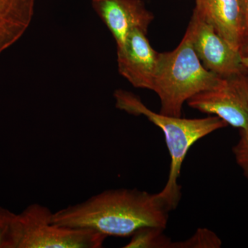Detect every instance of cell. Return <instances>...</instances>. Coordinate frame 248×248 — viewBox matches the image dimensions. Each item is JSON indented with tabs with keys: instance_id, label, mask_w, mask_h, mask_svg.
Segmentation results:
<instances>
[{
	"instance_id": "obj_1",
	"label": "cell",
	"mask_w": 248,
	"mask_h": 248,
	"mask_svg": "<svg viewBox=\"0 0 248 248\" xmlns=\"http://www.w3.org/2000/svg\"><path fill=\"white\" fill-rule=\"evenodd\" d=\"M170 211L159 194L138 189H111L52 214L51 221L119 237L144 227L166 229Z\"/></svg>"
},
{
	"instance_id": "obj_2",
	"label": "cell",
	"mask_w": 248,
	"mask_h": 248,
	"mask_svg": "<svg viewBox=\"0 0 248 248\" xmlns=\"http://www.w3.org/2000/svg\"><path fill=\"white\" fill-rule=\"evenodd\" d=\"M113 97L117 108L130 115L144 116L164 133L171 162L167 182L158 194L170 211L174 210L177 208L182 196V187L178 184V179L187 152L201 139L226 128L228 124L217 116L185 119L156 113L148 108L139 96L123 89L116 90Z\"/></svg>"
},
{
	"instance_id": "obj_3",
	"label": "cell",
	"mask_w": 248,
	"mask_h": 248,
	"mask_svg": "<svg viewBox=\"0 0 248 248\" xmlns=\"http://www.w3.org/2000/svg\"><path fill=\"white\" fill-rule=\"evenodd\" d=\"M222 80L202 64L187 28L177 48L159 53L153 91L161 102L160 113L182 117L184 103L198 93L216 88Z\"/></svg>"
},
{
	"instance_id": "obj_4",
	"label": "cell",
	"mask_w": 248,
	"mask_h": 248,
	"mask_svg": "<svg viewBox=\"0 0 248 248\" xmlns=\"http://www.w3.org/2000/svg\"><path fill=\"white\" fill-rule=\"evenodd\" d=\"M53 212L33 203L13 223L12 248H100L108 236L95 231L70 228L54 223Z\"/></svg>"
},
{
	"instance_id": "obj_5",
	"label": "cell",
	"mask_w": 248,
	"mask_h": 248,
	"mask_svg": "<svg viewBox=\"0 0 248 248\" xmlns=\"http://www.w3.org/2000/svg\"><path fill=\"white\" fill-rule=\"evenodd\" d=\"M189 107L219 117L240 130H248V74L223 78L213 89L198 93L187 101Z\"/></svg>"
},
{
	"instance_id": "obj_6",
	"label": "cell",
	"mask_w": 248,
	"mask_h": 248,
	"mask_svg": "<svg viewBox=\"0 0 248 248\" xmlns=\"http://www.w3.org/2000/svg\"><path fill=\"white\" fill-rule=\"evenodd\" d=\"M187 28L190 31L194 50L208 71L223 78L247 73L239 50L194 11Z\"/></svg>"
},
{
	"instance_id": "obj_7",
	"label": "cell",
	"mask_w": 248,
	"mask_h": 248,
	"mask_svg": "<svg viewBox=\"0 0 248 248\" xmlns=\"http://www.w3.org/2000/svg\"><path fill=\"white\" fill-rule=\"evenodd\" d=\"M148 32L135 29L117 47L120 74L134 87L153 91L159 53L151 46Z\"/></svg>"
},
{
	"instance_id": "obj_8",
	"label": "cell",
	"mask_w": 248,
	"mask_h": 248,
	"mask_svg": "<svg viewBox=\"0 0 248 248\" xmlns=\"http://www.w3.org/2000/svg\"><path fill=\"white\" fill-rule=\"evenodd\" d=\"M92 6L112 34L117 47L123 45L135 29L148 32L154 19L142 0H92Z\"/></svg>"
},
{
	"instance_id": "obj_9",
	"label": "cell",
	"mask_w": 248,
	"mask_h": 248,
	"mask_svg": "<svg viewBox=\"0 0 248 248\" xmlns=\"http://www.w3.org/2000/svg\"><path fill=\"white\" fill-rule=\"evenodd\" d=\"M196 13L239 50L246 35L244 0H195Z\"/></svg>"
},
{
	"instance_id": "obj_10",
	"label": "cell",
	"mask_w": 248,
	"mask_h": 248,
	"mask_svg": "<svg viewBox=\"0 0 248 248\" xmlns=\"http://www.w3.org/2000/svg\"><path fill=\"white\" fill-rule=\"evenodd\" d=\"M35 0H0V55L30 27Z\"/></svg>"
},
{
	"instance_id": "obj_11",
	"label": "cell",
	"mask_w": 248,
	"mask_h": 248,
	"mask_svg": "<svg viewBox=\"0 0 248 248\" xmlns=\"http://www.w3.org/2000/svg\"><path fill=\"white\" fill-rule=\"evenodd\" d=\"M164 230L156 227H144L135 232L125 248H172V243Z\"/></svg>"
},
{
	"instance_id": "obj_12",
	"label": "cell",
	"mask_w": 248,
	"mask_h": 248,
	"mask_svg": "<svg viewBox=\"0 0 248 248\" xmlns=\"http://www.w3.org/2000/svg\"><path fill=\"white\" fill-rule=\"evenodd\" d=\"M221 245V240L213 232L200 228L190 239L172 243V248H218Z\"/></svg>"
},
{
	"instance_id": "obj_13",
	"label": "cell",
	"mask_w": 248,
	"mask_h": 248,
	"mask_svg": "<svg viewBox=\"0 0 248 248\" xmlns=\"http://www.w3.org/2000/svg\"><path fill=\"white\" fill-rule=\"evenodd\" d=\"M16 215L0 207V248H12L13 223Z\"/></svg>"
},
{
	"instance_id": "obj_14",
	"label": "cell",
	"mask_w": 248,
	"mask_h": 248,
	"mask_svg": "<svg viewBox=\"0 0 248 248\" xmlns=\"http://www.w3.org/2000/svg\"><path fill=\"white\" fill-rule=\"evenodd\" d=\"M236 164L248 180V130H240L239 141L232 148Z\"/></svg>"
},
{
	"instance_id": "obj_15",
	"label": "cell",
	"mask_w": 248,
	"mask_h": 248,
	"mask_svg": "<svg viewBox=\"0 0 248 248\" xmlns=\"http://www.w3.org/2000/svg\"><path fill=\"white\" fill-rule=\"evenodd\" d=\"M239 52L242 58H248V34L243 39Z\"/></svg>"
},
{
	"instance_id": "obj_16",
	"label": "cell",
	"mask_w": 248,
	"mask_h": 248,
	"mask_svg": "<svg viewBox=\"0 0 248 248\" xmlns=\"http://www.w3.org/2000/svg\"><path fill=\"white\" fill-rule=\"evenodd\" d=\"M245 24H246V36L248 34V0H244Z\"/></svg>"
},
{
	"instance_id": "obj_17",
	"label": "cell",
	"mask_w": 248,
	"mask_h": 248,
	"mask_svg": "<svg viewBox=\"0 0 248 248\" xmlns=\"http://www.w3.org/2000/svg\"><path fill=\"white\" fill-rule=\"evenodd\" d=\"M243 65L248 74V58H242Z\"/></svg>"
}]
</instances>
